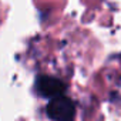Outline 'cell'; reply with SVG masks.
<instances>
[{
    "label": "cell",
    "instance_id": "cell-1",
    "mask_svg": "<svg viewBox=\"0 0 121 121\" xmlns=\"http://www.w3.org/2000/svg\"><path fill=\"white\" fill-rule=\"evenodd\" d=\"M46 114L56 121H70L76 117V104L66 94L50 98L46 105Z\"/></svg>",
    "mask_w": 121,
    "mask_h": 121
},
{
    "label": "cell",
    "instance_id": "cell-2",
    "mask_svg": "<svg viewBox=\"0 0 121 121\" xmlns=\"http://www.w3.org/2000/svg\"><path fill=\"white\" fill-rule=\"evenodd\" d=\"M36 91L44 98H53L66 94L67 86L63 80L51 76H39L36 80Z\"/></svg>",
    "mask_w": 121,
    "mask_h": 121
}]
</instances>
